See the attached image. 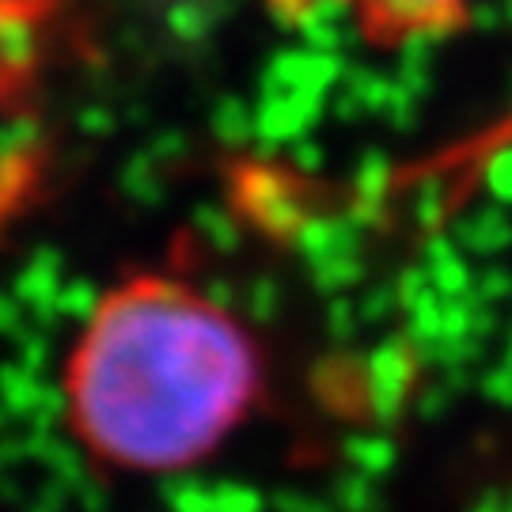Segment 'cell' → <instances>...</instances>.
<instances>
[{
  "label": "cell",
  "instance_id": "cell-3",
  "mask_svg": "<svg viewBox=\"0 0 512 512\" xmlns=\"http://www.w3.org/2000/svg\"><path fill=\"white\" fill-rule=\"evenodd\" d=\"M38 167H42L38 152L19 145H0V228L35 194Z\"/></svg>",
  "mask_w": 512,
  "mask_h": 512
},
{
  "label": "cell",
  "instance_id": "cell-2",
  "mask_svg": "<svg viewBox=\"0 0 512 512\" xmlns=\"http://www.w3.org/2000/svg\"><path fill=\"white\" fill-rule=\"evenodd\" d=\"M281 19L338 16L376 50L444 38L471 19V0H270Z\"/></svg>",
  "mask_w": 512,
  "mask_h": 512
},
{
  "label": "cell",
  "instance_id": "cell-1",
  "mask_svg": "<svg viewBox=\"0 0 512 512\" xmlns=\"http://www.w3.org/2000/svg\"><path fill=\"white\" fill-rule=\"evenodd\" d=\"M251 327L202 285L141 270L95 300L61 372L76 444L114 475H179L255 414Z\"/></svg>",
  "mask_w": 512,
  "mask_h": 512
}]
</instances>
